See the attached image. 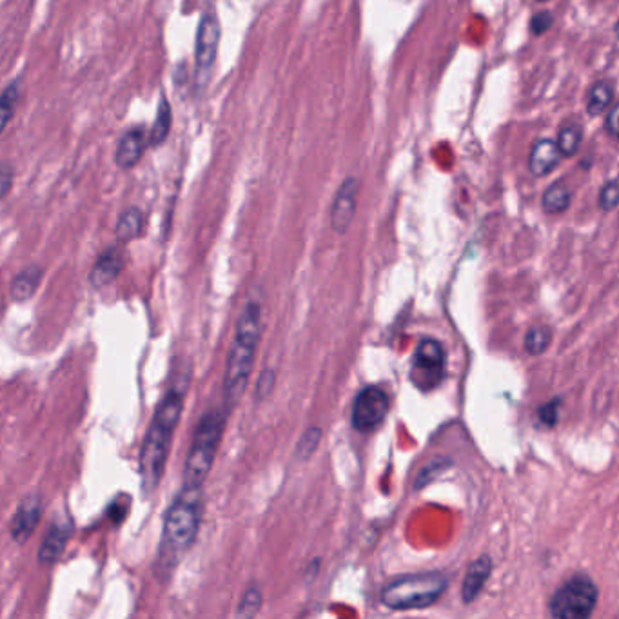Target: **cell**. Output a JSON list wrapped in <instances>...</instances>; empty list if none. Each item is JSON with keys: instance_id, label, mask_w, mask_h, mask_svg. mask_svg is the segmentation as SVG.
Instances as JSON below:
<instances>
[{"instance_id": "obj_24", "label": "cell", "mask_w": 619, "mask_h": 619, "mask_svg": "<svg viewBox=\"0 0 619 619\" xmlns=\"http://www.w3.org/2000/svg\"><path fill=\"white\" fill-rule=\"evenodd\" d=\"M551 342H553V335L547 327H532V329H529V333L525 335L523 347H525L527 354L541 356L545 351L549 349Z\"/></svg>"}, {"instance_id": "obj_27", "label": "cell", "mask_w": 619, "mask_h": 619, "mask_svg": "<svg viewBox=\"0 0 619 619\" xmlns=\"http://www.w3.org/2000/svg\"><path fill=\"white\" fill-rule=\"evenodd\" d=\"M15 166L12 162H0V202H3L15 186Z\"/></svg>"}, {"instance_id": "obj_15", "label": "cell", "mask_w": 619, "mask_h": 619, "mask_svg": "<svg viewBox=\"0 0 619 619\" xmlns=\"http://www.w3.org/2000/svg\"><path fill=\"white\" fill-rule=\"evenodd\" d=\"M73 529H75V527H73L71 520L55 522L48 529L46 536L43 538L41 549H39V561L43 565H55L60 560V556L66 551L67 541L73 536Z\"/></svg>"}, {"instance_id": "obj_3", "label": "cell", "mask_w": 619, "mask_h": 619, "mask_svg": "<svg viewBox=\"0 0 619 619\" xmlns=\"http://www.w3.org/2000/svg\"><path fill=\"white\" fill-rule=\"evenodd\" d=\"M262 337V304L257 298L245 302L238 321L235 338L228 354V366L224 376V402L226 407H235L245 392L249 383L254 356H257Z\"/></svg>"}, {"instance_id": "obj_17", "label": "cell", "mask_w": 619, "mask_h": 619, "mask_svg": "<svg viewBox=\"0 0 619 619\" xmlns=\"http://www.w3.org/2000/svg\"><path fill=\"white\" fill-rule=\"evenodd\" d=\"M173 129V105L169 102V97L166 91H160V98H159V105H157V113H155V120L148 129V145L150 150H159L167 142L169 135Z\"/></svg>"}, {"instance_id": "obj_26", "label": "cell", "mask_w": 619, "mask_h": 619, "mask_svg": "<svg viewBox=\"0 0 619 619\" xmlns=\"http://www.w3.org/2000/svg\"><path fill=\"white\" fill-rule=\"evenodd\" d=\"M617 200H619V188H617V180L615 178H610L607 180L601 191H600V197H598V204H600V209L605 211V213H610L617 207Z\"/></svg>"}, {"instance_id": "obj_14", "label": "cell", "mask_w": 619, "mask_h": 619, "mask_svg": "<svg viewBox=\"0 0 619 619\" xmlns=\"http://www.w3.org/2000/svg\"><path fill=\"white\" fill-rule=\"evenodd\" d=\"M563 157L558 150L556 140L553 138H539L532 143L529 153V171L536 178H543L551 174L560 164Z\"/></svg>"}, {"instance_id": "obj_12", "label": "cell", "mask_w": 619, "mask_h": 619, "mask_svg": "<svg viewBox=\"0 0 619 619\" xmlns=\"http://www.w3.org/2000/svg\"><path fill=\"white\" fill-rule=\"evenodd\" d=\"M126 266V252L122 244L107 245L95 260L91 271H89V283L95 289H104L112 285L119 275L122 273Z\"/></svg>"}, {"instance_id": "obj_19", "label": "cell", "mask_w": 619, "mask_h": 619, "mask_svg": "<svg viewBox=\"0 0 619 619\" xmlns=\"http://www.w3.org/2000/svg\"><path fill=\"white\" fill-rule=\"evenodd\" d=\"M44 276V269L41 266H27L22 269L12 282L10 293L13 302H27L39 289V283Z\"/></svg>"}, {"instance_id": "obj_32", "label": "cell", "mask_w": 619, "mask_h": 619, "mask_svg": "<svg viewBox=\"0 0 619 619\" xmlns=\"http://www.w3.org/2000/svg\"><path fill=\"white\" fill-rule=\"evenodd\" d=\"M538 3H551V0H538Z\"/></svg>"}, {"instance_id": "obj_22", "label": "cell", "mask_w": 619, "mask_h": 619, "mask_svg": "<svg viewBox=\"0 0 619 619\" xmlns=\"http://www.w3.org/2000/svg\"><path fill=\"white\" fill-rule=\"evenodd\" d=\"M572 204V191L565 182H554L553 186L545 190L541 197V207L547 214H561Z\"/></svg>"}, {"instance_id": "obj_25", "label": "cell", "mask_w": 619, "mask_h": 619, "mask_svg": "<svg viewBox=\"0 0 619 619\" xmlns=\"http://www.w3.org/2000/svg\"><path fill=\"white\" fill-rule=\"evenodd\" d=\"M260 607H262V592L259 587H249L242 600H240V605L236 608V617H254L259 612H260Z\"/></svg>"}, {"instance_id": "obj_21", "label": "cell", "mask_w": 619, "mask_h": 619, "mask_svg": "<svg viewBox=\"0 0 619 619\" xmlns=\"http://www.w3.org/2000/svg\"><path fill=\"white\" fill-rule=\"evenodd\" d=\"M615 102V86L612 81H598L587 93V113L591 117H601Z\"/></svg>"}, {"instance_id": "obj_31", "label": "cell", "mask_w": 619, "mask_h": 619, "mask_svg": "<svg viewBox=\"0 0 619 619\" xmlns=\"http://www.w3.org/2000/svg\"><path fill=\"white\" fill-rule=\"evenodd\" d=\"M605 115V131H607V135L610 136V138H617V131H619V128H617V104L614 102L608 109H607V112L603 113Z\"/></svg>"}, {"instance_id": "obj_20", "label": "cell", "mask_w": 619, "mask_h": 619, "mask_svg": "<svg viewBox=\"0 0 619 619\" xmlns=\"http://www.w3.org/2000/svg\"><path fill=\"white\" fill-rule=\"evenodd\" d=\"M22 82H24V79L19 77V79L12 81L3 89V93H0V135H3L10 128V124L15 119L19 104H20L22 95H24Z\"/></svg>"}, {"instance_id": "obj_23", "label": "cell", "mask_w": 619, "mask_h": 619, "mask_svg": "<svg viewBox=\"0 0 619 619\" xmlns=\"http://www.w3.org/2000/svg\"><path fill=\"white\" fill-rule=\"evenodd\" d=\"M584 143V128L577 122H567L560 128L556 145L563 159H572Z\"/></svg>"}, {"instance_id": "obj_29", "label": "cell", "mask_w": 619, "mask_h": 619, "mask_svg": "<svg viewBox=\"0 0 619 619\" xmlns=\"http://www.w3.org/2000/svg\"><path fill=\"white\" fill-rule=\"evenodd\" d=\"M553 26H554V17L551 12H538L530 19V31L536 36L545 35Z\"/></svg>"}, {"instance_id": "obj_9", "label": "cell", "mask_w": 619, "mask_h": 619, "mask_svg": "<svg viewBox=\"0 0 619 619\" xmlns=\"http://www.w3.org/2000/svg\"><path fill=\"white\" fill-rule=\"evenodd\" d=\"M389 411V396L382 387L361 389L354 399L351 422L358 432H371L380 427Z\"/></svg>"}, {"instance_id": "obj_10", "label": "cell", "mask_w": 619, "mask_h": 619, "mask_svg": "<svg viewBox=\"0 0 619 619\" xmlns=\"http://www.w3.org/2000/svg\"><path fill=\"white\" fill-rule=\"evenodd\" d=\"M148 150V126L133 124L120 135L113 153V162L120 171H131L140 164Z\"/></svg>"}, {"instance_id": "obj_5", "label": "cell", "mask_w": 619, "mask_h": 619, "mask_svg": "<svg viewBox=\"0 0 619 619\" xmlns=\"http://www.w3.org/2000/svg\"><path fill=\"white\" fill-rule=\"evenodd\" d=\"M449 589V579L440 572L402 576L382 591V603L391 610H420L438 603Z\"/></svg>"}, {"instance_id": "obj_8", "label": "cell", "mask_w": 619, "mask_h": 619, "mask_svg": "<svg viewBox=\"0 0 619 619\" xmlns=\"http://www.w3.org/2000/svg\"><path fill=\"white\" fill-rule=\"evenodd\" d=\"M447 373L445 349L438 340L423 338L414 352L411 366V382L422 389L430 391L438 387Z\"/></svg>"}, {"instance_id": "obj_11", "label": "cell", "mask_w": 619, "mask_h": 619, "mask_svg": "<svg viewBox=\"0 0 619 619\" xmlns=\"http://www.w3.org/2000/svg\"><path fill=\"white\" fill-rule=\"evenodd\" d=\"M358 193H360V182L356 176H347L333 200L331 205V228L344 235L351 228L354 214H356V204H358Z\"/></svg>"}, {"instance_id": "obj_16", "label": "cell", "mask_w": 619, "mask_h": 619, "mask_svg": "<svg viewBox=\"0 0 619 619\" xmlns=\"http://www.w3.org/2000/svg\"><path fill=\"white\" fill-rule=\"evenodd\" d=\"M491 574H492V560H491V556L484 554V556H480L478 560H475V561L470 563V567L465 572L463 585H461V600H463V603L468 605V603H472L482 594V591L487 585Z\"/></svg>"}, {"instance_id": "obj_28", "label": "cell", "mask_w": 619, "mask_h": 619, "mask_svg": "<svg viewBox=\"0 0 619 619\" xmlns=\"http://www.w3.org/2000/svg\"><path fill=\"white\" fill-rule=\"evenodd\" d=\"M320 440H321V430H320L318 427L309 429V430L302 436V440H300V444H298V456H300L302 460H307V458L316 451Z\"/></svg>"}, {"instance_id": "obj_4", "label": "cell", "mask_w": 619, "mask_h": 619, "mask_svg": "<svg viewBox=\"0 0 619 619\" xmlns=\"http://www.w3.org/2000/svg\"><path fill=\"white\" fill-rule=\"evenodd\" d=\"M228 413L221 407L209 409L198 422L190 454L184 467V484L204 485L213 468L218 447H221Z\"/></svg>"}, {"instance_id": "obj_1", "label": "cell", "mask_w": 619, "mask_h": 619, "mask_svg": "<svg viewBox=\"0 0 619 619\" xmlns=\"http://www.w3.org/2000/svg\"><path fill=\"white\" fill-rule=\"evenodd\" d=\"M191 385V368L184 363L174 375L164 392L160 404L151 418V423L145 430V438L140 449V480L145 494H151L162 476L166 461L171 451L173 436L184 411L186 396Z\"/></svg>"}, {"instance_id": "obj_13", "label": "cell", "mask_w": 619, "mask_h": 619, "mask_svg": "<svg viewBox=\"0 0 619 619\" xmlns=\"http://www.w3.org/2000/svg\"><path fill=\"white\" fill-rule=\"evenodd\" d=\"M43 518V499L41 496H27L26 499L20 501V505L17 507V511L12 518L10 523V534L13 538L15 543L22 545L26 543L31 534L39 527Z\"/></svg>"}, {"instance_id": "obj_30", "label": "cell", "mask_w": 619, "mask_h": 619, "mask_svg": "<svg viewBox=\"0 0 619 619\" xmlns=\"http://www.w3.org/2000/svg\"><path fill=\"white\" fill-rule=\"evenodd\" d=\"M560 402L561 399H553L551 404L547 406H543L539 409V420L547 425V427H553L558 423V409H560Z\"/></svg>"}, {"instance_id": "obj_7", "label": "cell", "mask_w": 619, "mask_h": 619, "mask_svg": "<svg viewBox=\"0 0 619 619\" xmlns=\"http://www.w3.org/2000/svg\"><path fill=\"white\" fill-rule=\"evenodd\" d=\"M598 587L585 576H576L558 589L551 600V615L556 619H587L598 605Z\"/></svg>"}, {"instance_id": "obj_2", "label": "cell", "mask_w": 619, "mask_h": 619, "mask_svg": "<svg viewBox=\"0 0 619 619\" xmlns=\"http://www.w3.org/2000/svg\"><path fill=\"white\" fill-rule=\"evenodd\" d=\"M204 516V485L182 484V489L167 507L162 525L159 565L164 576L174 569L197 541Z\"/></svg>"}, {"instance_id": "obj_6", "label": "cell", "mask_w": 619, "mask_h": 619, "mask_svg": "<svg viewBox=\"0 0 619 619\" xmlns=\"http://www.w3.org/2000/svg\"><path fill=\"white\" fill-rule=\"evenodd\" d=\"M221 41H222L221 20H218L214 8H209L202 13L197 27V36H195L193 88L197 95H202L213 79Z\"/></svg>"}, {"instance_id": "obj_18", "label": "cell", "mask_w": 619, "mask_h": 619, "mask_svg": "<svg viewBox=\"0 0 619 619\" xmlns=\"http://www.w3.org/2000/svg\"><path fill=\"white\" fill-rule=\"evenodd\" d=\"M145 224H148V216H145L142 207H138V205L126 207L119 214V221L115 226L117 242L126 245V244L140 238L145 231Z\"/></svg>"}]
</instances>
